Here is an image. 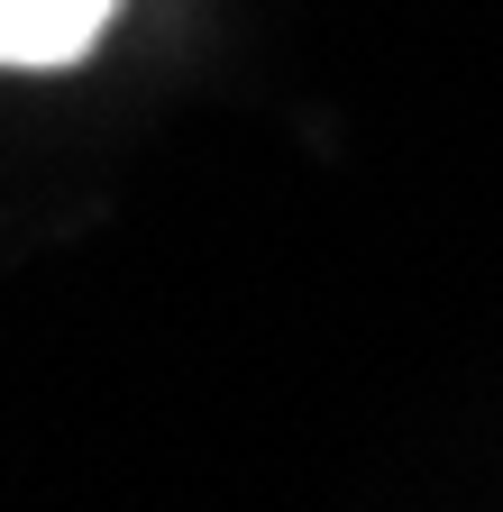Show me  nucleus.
Masks as SVG:
<instances>
[{
    "label": "nucleus",
    "instance_id": "1",
    "mask_svg": "<svg viewBox=\"0 0 503 512\" xmlns=\"http://www.w3.org/2000/svg\"><path fill=\"white\" fill-rule=\"evenodd\" d=\"M119 0H0V64L19 74H55V64H83L92 37L110 28Z\"/></svg>",
    "mask_w": 503,
    "mask_h": 512
}]
</instances>
